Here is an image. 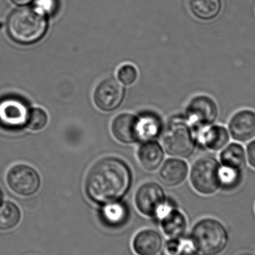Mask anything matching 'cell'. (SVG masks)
Segmentation results:
<instances>
[{
  "mask_svg": "<svg viewBox=\"0 0 255 255\" xmlns=\"http://www.w3.org/2000/svg\"><path fill=\"white\" fill-rule=\"evenodd\" d=\"M130 182L131 175L127 165L119 159L107 157L96 163L90 171L85 193L94 203L106 205L124 197Z\"/></svg>",
  "mask_w": 255,
  "mask_h": 255,
  "instance_id": "1",
  "label": "cell"
},
{
  "mask_svg": "<svg viewBox=\"0 0 255 255\" xmlns=\"http://www.w3.org/2000/svg\"><path fill=\"white\" fill-rule=\"evenodd\" d=\"M7 31L13 41L20 44H31L46 34L47 22L45 15L35 8L16 9L7 18Z\"/></svg>",
  "mask_w": 255,
  "mask_h": 255,
  "instance_id": "2",
  "label": "cell"
},
{
  "mask_svg": "<svg viewBox=\"0 0 255 255\" xmlns=\"http://www.w3.org/2000/svg\"><path fill=\"white\" fill-rule=\"evenodd\" d=\"M197 255H220L227 248L229 234L223 223L214 218L201 219L189 234Z\"/></svg>",
  "mask_w": 255,
  "mask_h": 255,
  "instance_id": "3",
  "label": "cell"
},
{
  "mask_svg": "<svg viewBox=\"0 0 255 255\" xmlns=\"http://www.w3.org/2000/svg\"><path fill=\"white\" fill-rule=\"evenodd\" d=\"M163 141L166 151L178 157H189L197 146L193 128L184 118H175L169 121Z\"/></svg>",
  "mask_w": 255,
  "mask_h": 255,
  "instance_id": "4",
  "label": "cell"
},
{
  "mask_svg": "<svg viewBox=\"0 0 255 255\" xmlns=\"http://www.w3.org/2000/svg\"><path fill=\"white\" fill-rule=\"evenodd\" d=\"M220 163L217 156L207 155L198 158L192 166L190 178L192 187L202 196H213L220 191Z\"/></svg>",
  "mask_w": 255,
  "mask_h": 255,
  "instance_id": "5",
  "label": "cell"
},
{
  "mask_svg": "<svg viewBox=\"0 0 255 255\" xmlns=\"http://www.w3.org/2000/svg\"><path fill=\"white\" fill-rule=\"evenodd\" d=\"M186 113V119L192 128H199L217 123L220 116V108L214 97L202 94L190 100Z\"/></svg>",
  "mask_w": 255,
  "mask_h": 255,
  "instance_id": "6",
  "label": "cell"
},
{
  "mask_svg": "<svg viewBox=\"0 0 255 255\" xmlns=\"http://www.w3.org/2000/svg\"><path fill=\"white\" fill-rule=\"evenodd\" d=\"M163 189L155 183L142 184L136 190L135 207L144 217L155 220L167 204Z\"/></svg>",
  "mask_w": 255,
  "mask_h": 255,
  "instance_id": "7",
  "label": "cell"
},
{
  "mask_svg": "<svg viewBox=\"0 0 255 255\" xmlns=\"http://www.w3.org/2000/svg\"><path fill=\"white\" fill-rule=\"evenodd\" d=\"M7 185L10 190L21 196H31L35 194L40 185L37 172L26 165L13 166L7 172Z\"/></svg>",
  "mask_w": 255,
  "mask_h": 255,
  "instance_id": "8",
  "label": "cell"
},
{
  "mask_svg": "<svg viewBox=\"0 0 255 255\" xmlns=\"http://www.w3.org/2000/svg\"><path fill=\"white\" fill-rule=\"evenodd\" d=\"M193 130L197 146L214 154H218L232 141L226 125L218 122Z\"/></svg>",
  "mask_w": 255,
  "mask_h": 255,
  "instance_id": "9",
  "label": "cell"
},
{
  "mask_svg": "<svg viewBox=\"0 0 255 255\" xmlns=\"http://www.w3.org/2000/svg\"><path fill=\"white\" fill-rule=\"evenodd\" d=\"M232 140L246 144L255 139V110L243 108L234 112L227 125Z\"/></svg>",
  "mask_w": 255,
  "mask_h": 255,
  "instance_id": "10",
  "label": "cell"
},
{
  "mask_svg": "<svg viewBox=\"0 0 255 255\" xmlns=\"http://www.w3.org/2000/svg\"><path fill=\"white\" fill-rule=\"evenodd\" d=\"M154 222L160 226L163 233L169 238L185 235L188 226L185 214L169 200Z\"/></svg>",
  "mask_w": 255,
  "mask_h": 255,
  "instance_id": "11",
  "label": "cell"
},
{
  "mask_svg": "<svg viewBox=\"0 0 255 255\" xmlns=\"http://www.w3.org/2000/svg\"><path fill=\"white\" fill-rule=\"evenodd\" d=\"M124 88L113 78L105 79L96 88L94 102L100 110L112 112L119 107L124 98Z\"/></svg>",
  "mask_w": 255,
  "mask_h": 255,
  "instance_id": "12",
  "label": "cell"
},
{
  "mask_svg": "<svg viewBox=\"0 0 255 255\" xmlns=\"http://www.w3.org/2000/svg\"><path fill=\"white\" fill-rule=\"evenodd\" d=\"M97 219L102 226L109 230H119L127 226L130 219L128 205L121 200L101 205Z\"/></svg>",
  "mask_w": 255,
  "mask_h": 255,
  "instance_id": "13",
  "label": "cell"
},
{
  "mask_svg": "<svg viewBox=\"0 0 255 255\" xmlns=\"http://www.w3.org/2000/svg\"><path fill=\"white\" fill-rule=\"evenodd\" d=\"M163 238L154 229H145L138 232L131 242L136 255H157L163 250Z\"/></svg>",
  "mask_w": 255,
  "mask_h": 255,
  "instance_id": "14",
  "label": "cell"
},
{
  "mask_svg": "<svg viewBox=\"0 0 255 255\" xmlns=\"http://www.w3.org/2000/svg\"><path fill=\"white\" fill-rule=\"evenodd\" d=\"M28 112L23 102L17 99H7L0 103V121L6 127H20L26 123Z\"/></svg>",
  "mask_w": 255,
  "mask_h": 255,
  "instance_id": "15",
  "label": "cell"
},
{
  "mask_svg": "<svg viewBox=\"0 0 255 255\" xmlns=\"http://www.w3.org/2000/svg\"><path fill=\"white\" fill-rule=\"evenodd\" d=\"M112 131L115 137L124 143L139 141V119L129 114H123L114 120Z\"/></svg>",
  "mask_w": 255,
  "mask_h": 255,
  "instance_id": "16",
  "label": "cell"
},
{
  "mask_svg": "<svg viewBox=\"0 0 255 255\" xmlns=\"http://www.w3.org/2000/svg\"><path fill=\"white\" fill-rule=\"evenodd\" d=\"M217 154V159L221 166L247 171V163L246 145L232 140Z\"/></svg>",
  "mask_w": 255,
  "mask_h": 255,
  "instance_id": "17",
  "label": "cell"
},
{
  "mask_svg": "<svg viewBox=\"0 0 255 255\" xmlns=\"http://www.w3.org/2000/svg\"><path fill=\"white\" fill-rule=\"evenodd\" d=\"M188 172L189 168L186 162L178 159H170L162 166L160 178L163 184L174 187L184 182Z\"/></svg>",
  "mask_w": 255,
  "mask_h": 255,
  "instance_id": "18",
  "label": "cell"
},
{
  "mask_svg": "<svg viewBox=\"0 0 255 255\" xmlns=\"http://www.w3.org/2000/svg\"><path fill=\"white\" fill-rule=\"evenodd\" d=\"M223 0H190L191 13L197 19L211 21L218 17L223 10Z\"/></svg>",
  "mask_w": 255,
  "mask_h": 255,
  "instance_id": "19",
  "label": "cell"
},
{
  "mask_svg": "<svg viewBox=\"0 0 255 255\" xmlns=\"http://www.w3.org/2000/svg\"><path fill=\"white\" fill-rule=\"evenodd\" d=\"M246 175L247 171L226 167L220 164V191L230 193L239 190L245 181Z\"/></svg>",
  "mask_w": 255,
  "mask_h": 255,
  "instance_id": "20",
  "label": "cell"
},
{
  "mask_svg": "<svg viewBox=\"0 0 255 255\" xmlns=\"http://www.w3.org/2000/svg\"><path fill=\"white\" fill-rule=\"evenodd\" d=\"M138 157L144 168L148 170H154L158 167L163 160V150L157 142L150 141L141 145Z\"/></svg>",
  "mask_w": 255,
  "mask_h": 255,
  "instance_id": "21",
  "label": "cell"
},
{
  "mask_svg": "<svg viewBox=\"0 0 255 255\" xmlns=\"http://www.w3.org/2000/svg\"><path fill=\"white\" fill-rule=\"evenodd\" d=\"M164 255H197L196 247L190 235L169 238L163 247Z\"/></svg>",
  "mask_w": 255,
  "mask_h": 255,
  "instance_id": "22",
  "label": "cell"
},
{
  "mask_svg": "<svg viewBox=\"0 0 255 255\" xmlns=\"http://www.w3.org/2000/svg\"><path fill=\"white\" fill-rule=\"evenodd\" d=\"M22 218L20 209L13 202L7 201L0 205V231L7 232L15 229Z\"/></svg>",
  "mask_w": 255,
  "mask_h": 255,
  "instance_id": "23",
  "label": "cell"
},
{
  "mask_svg": "<svg viewBox=\"0 0 255 255\" xmlns=\"http://www.w3.org/2000/svg\"><path fill=\"white\" fill-rule=\"evenodd\" d=\"M139 140L154 139L160 130V122L152 115H142L139 118Z\"/></svg>",
  "mask_w": 255,
  "mask_h": 255,
  "instance_id": "24",
  "label": "cell"
},
{
  "mask_svg": "<svg viewBox=\"0 0 255 255\" xmlns=\"http://www.w3.org/2000/svg\"><path fill=\"white\" fill-rule=\"evenodd\" d=\"M48 122V117L46 112L42 109L36 108L28 112L27 118V127L32 130H40L46 127Z\"/></svg>",
  "mask_w": 255,
  "mask_h": 255,
  "instance_id": "25",
  "label": "cell"
},
{
  "mask_svg": "<svg viewBox=\"0 0 255 255\" xmlns=\"http://www.w3.org/2000/svg\"><path fill=\"white\" fill-rule=\"evenodd\" d=\"M118 78L122 83L130 85L134 83L137 78V72L133 66L130 64L123 66L118 71Z\"/></svg>",
  "mask_w": 255,
  "mask_h": 255,
  "instance_id": "26",
  "label": "cell"
},
{
  "mask_svg": "<svg viewBox=\"0 0 255 255\" xmlns=\"http://www.w3.org/2000/svg\"><path fill=\"white\" fill-rule=\"evenodd\" d=\"M58 7V0H36L35 9L43 15L55 13Z\"/></svg>",
  "mask_w": 255,
  "mask_h": 255,
  "instance_id": "27",
  "label": "cell"
},
{
  "mask_svg": "<svg viewBox=\"0 0 255 255\" xmlns=\"http://www.w3.org/2000/svg\"><path fill=\"white\" fill-rule=\"evenodd\" d=\"M245 145L248 166L255 171V139Z\"/></svg>",
  "mask_w": 255,
  "mask_h": 255,
  "instance_id": "28",
  "label": "cell"
},
{
  "mask_svg": "<svg viewBox=\"0 0 255 255\" xmlns=\"http://www.w3.org/2000/svg\"><path fill=\"white\" fill-rule=\"evenodd\" d=\"M15 4H18V5H24V4H28L31 2L32 0H11Z\"/></svg>",
  "mask_w": 255,
  "mask_h": 255,
  "instance_id": "29",
  "label": "cell"
},
{
  "mask_svg": "<svg viewBox=\"0 0 255 255\" xmlns=\"http://www.w3.org/2000/svg\"><path fill=\"white\" fill-rule=\"evenodd\" d=\"M3 195L1 193V190H0V205L2 203Z\"/></svg>",
  "mask_w": 255,
  "mask_h": 255,
  "instance_id": "30",
  "label": "cell"
},
{
  "mask_svg": "<svg viewBox=\"0 0 255 255\" xmlns=\"http://www.w3.org/2000/svg\"><path fill=\"white\" fill-rule=\"evenodd\" d=\"M239 255H255L253 254H251V253H242V254Z\"/></svg>",
  "mask_w": 255,
  "mask_h": 255,
  "instance_id": "31",
  "label": "cell"
}]
</instances>
